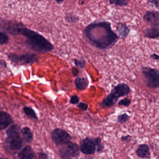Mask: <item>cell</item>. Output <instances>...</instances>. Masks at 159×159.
<instances>
[{"label":"cell","mask_w":159,"mask_h":159,"mask_svg":"<svg viewBox=\"0 0 159 159\" xmlns=\"http://www.w3.org/2000/svg\"><path fill=\"white\" fill-rule=\"evenodd\" d=\"M2 30L10 35L24 36L26 46L34 52L47 53L53 50V45L45 37L37 31L28 28L22 23L5 20L2 25Z\"/></svg>","instance_id":"1"},{"label":"cell","mask_w":159,"mask_h":159,"mask_svg":"<svg viewBox=\"0 0 159 159\" xmlns=\"http://www.w3.org/2000/svg\"><path fill=\"white\" fill-rule=\"evenodd\" d=\"M84 33L87 40L98 49L107 50L118 42L119 37L112 30L111 23L97 21L85 27Z\"/></svg>","instance_id":"2"},{"label":"cell","mask_w":159,"mask_h":159,"mask_svg":"<svg viewBox=\"0 0 159 159\" xmlns=\"http://www.w3.org/2000/svg\"><path fill=\"white\" fill-rule=\"evenodd\" d=\"M131 92V88L127 84H118L103 99L101 103V106L103 108L111 107L116 104L119 98L127 95Z\"/></svg>","instance_id":"3"},{"label":"cell","mask_w":159,"mask_h":159,"mask_svg":"<svg viewBox=\"0 0 159 159\" xmlns=\"http://www.w3.org/2000/svg\"><path fill=\"white\" fill-rule=\"evenodd\" d=\"M141 72L147 87L152 89L159 88V70L150 67L144 66L141 68Z\"/></svg>","instance_id":"4"},{"label":"cell","mask_w":159,"mask_h":159,"mask_svg":"<svg viewBox=\"0 0 159 159\" xmlns=\"http://www.w3.org/2000/svg\"><path fill=\"white\" fill-rule=\"evenodd\" d=\"M60 157L63 159H70L77 157L80 154V148L76 143L70 141L63 145L59 149Z\"/></svg>","instance_id":"5"},{"label":"cell","mask_w":159,"mask_h":159,"mask_svg":"<svg viewBox=\"0 0 159 159\" xmlns=\"http://www.w3.org/2000/svg\"><path fill=\"white\" fill-rule=\"evenodd\" d=\"M7 56L12 62L19 65H28L37 61V56L34 53H27L19 55L16 54L10 53Z\"/></svg>","instance_id":"6"},{"label":"cell","mask_w":159,"mask_h":159,"mask_svg":"<svg viewBox=\"0 0 159 159\" xmlns=\"http://www.w3.org/2000/svg\"><path fill=\"white\" fill-rule=\"evenodd\" d=\"M52 138L54 143L58 146H63L69 142L71 139L68 133L60 128H57L53 131Z\"/></svg>","instance_id":"7"},{"label":"cell","mask_w":159,"mask_h":159,"mask_svg":"<svg viewBox=\"0 0 159 159\" xmlns=\"http://www.w3.org/2000/svg\"><path fill=\"white\" fill-rule=\"evenodd\" d=\"M96 147L94 139L86 138L81 142L80 150L84 154L91 155L95 152Z\"/></svg>","instance_id":"8"},{"label":"cell","mask_w":159,"mask_h":159,"mask_svg":"<svg viewBox=\"0 0 159 159\" xmlns=\"http://www.w3.org/2000/svg\"><path fill=\"white\" fill-rule=\"evenodd\" d=\"M143 20L151 26H159V12L155 11H147L143 16Z\"/></svg>","instance_id":"9"},{"label":"cell","mask_w":159,"mask_h":159,"mask_svg":"<svg viewBox=\"0 0 159 159\" xmlns=\"http://www.w3.org/2000/svg\"><path fill=\"white\" fill-rule=\"evenodd\" d=\"M10 148L12 151L18 150L22 147L23 141L20 134L8 137Z\"/></svg>","instance_id":"10"},{"label":"cell","mask_w":159,"mask_h":159,"mask_svg":"<svg viewBox=\"0 0 159 159\" xmlns=\"http://www.w3.org/2000/svg\"><path fill=\"white\" fill-rule=\"evenodd\" d=\"M14 120L9 113L4 111L0 112V129L4 130L13 123Z\"/></svg>","instance_id":"11"},{"label":"cell","mask_w":159,"mask_h":159,"mask_svg":"<svg viewBox=\"0 0 159 159\" xmlns=\"http://www.w3.org/2000/svg\"><path fill=\"white\" fill-rule=\"evenodd\" d=\"M136 154L139 158L149 159L151 158V152L149 147L146 144L139 145L135 151Z\"/></svg>","instance_id":"12"},{"label":"cell","mask_w":159,"mask_h":159,"mask_svg":"<svg viewBox=\"0 0 159 159\" xmlns=\"http://www.w3.org/2000/svg\"><path fill=\"white\" fill-rule=\"evenodd\" d=\"M116 28L119 36L122 39H126L129 36L130 32V28L125 23H116Z\"/></svg>","instance_id":"13"},{"label":"cell","mask_w":159,"mask_h":159,"mask_svg":"<svg viewBox=\"0 0 159 159\" xmlns=\"http://www.w3.org/2000/svg\"><path fill=\"white\" fill-rule=\"evenodd\" d=\"M19 159H36V156L33 149L30 146H27L19 152L18 155Z\"/></svg>","instance_id":"14"},{"label":"cell","mask_w":159,"mask_h":159,"mask_svg":"<svg viewBox=\"0 0 159 159\" xmlns=\"http://www.w3.org/2000/svg\"><path fill=\"white\" fill-rule=\"evenodd\" d=\"M144 36L147 39H155L159 38V26H151L147 28L143 31Z\"/></svg>","instance_id":"15"},{"label":"cell","mask_w":159,"mask_h":159,"mask_svg":"<svg viewBox=\"0 0 159 159\" xmlns=\"http://www.w3.org/2000/svg\"><path fill=\"white\" fill-rule=\"evenodd\" d=\"M21 133L23 135L24 140L27 142L30 143L33 139V134L29 127H25L21 130Z\"/></svg>","instance_id":"16"},{"label":"cell","mask_w":159,"mask_h":159,"mask_svg":"<svg viewBox=\"0 0 159 159\" xmlns=\"http://www.w3.org/2000/svg\"><path fill=\"white\" fill-rule=\"evenodd\" d=\"M20 126L17 124H15L8 128L6 131V133L7 136L15 135L20 134Z\"/></svg>","instance_id":"17"},{"label":"cell","mask_w":159,"mask_h":159,"mask_svg":"<svg viewBox=\"0 0 159 159\" xmlns=\"http://www.w3.org/2000/svg\"><path fill=\"white\" fill-rule=\"evenodd\" d=\"M75 84L77 89L79 90H84L88 85V82L84 78H77L75 80Z\"/></svg>","instance_id":"18"},{"label":"cell","mask_w":159,"mask_h":159,"mask_svg":"<svg viewBox=\"0 0 159 159\" xmlns=\"http://www.w3.org/2000/svg\"><path fill=\"white\" fill-rule=\"evenodd\" d=\"M110 5H113L118 7H125L129 3V0H109Z\"/></svg>","instance_id":"19"},{"label":"cell","mask_w":159,"mask_h":159,"mask_svg":"<svg viewBox=\"0 0 159 159\" xmlns=\"http://www.w3.org/2000/svg\"><path fill=\"white\" fill-rule=\"evenodd\" d=\"M23 111H24V112H25V114L28 117L32 118V119H36V120L38 119V117H37L35 111L30 107H25L23 108Z\"/></svg>","instance_id":"20"},{"label":"cell","mask_w":159,"mask_h":159,"mask_svg":"<svg viewBox=\"0 0 159 159\" xmlns=\"http://www.w3.org/2000/svg\"><path fill=\"white\" fill-rule=\"evenodd\" d=\"M10 38L7 33L4 31L0 32V44L1 46L7 44L9 42Z\"/></svg>","instance_id":"21"},{"label":"cell","mask_w":159,"mask_h":159,"mask_svg":"<svg viewBox=\"0 0 159 159\" xmlns=\"http://www.w3.org/2000/svg\"><path fill=\"white\" fill-rule=\"evenodd\" d=\"M130 116L126 113H122V114H120L117 116V121L119 123L124 124L127 121L129 120Z\"/></svg>","instance_id":"22"},{"label":"cell","mask_w":159,"mask_h":159,"mask_svg":"<svg viewBox=\"0 0 159 159\" xmlns=\"http://www.w3.org/2000/svg\"><path fill=\"white\" fill-rule=\"evenodd\" d=\"M65 20L67 23H77L79 21V17L77 16L73 15L72 14H68L65 16Z\"/></svg>","instance_id":"23"},{"label":"cell","mask_w":159,"mask_h":159,"mask_svg":"<svg viewBox=\"0 0 159 159\" xmlns=\"http://www.w3.org/2000/svg\"><path fill=\"white\" fill-rule=\"evenodd\" d=\"M96 144L97 151L98 152H101L103 151L104 149V145L101 142V139L100 138L97 137L94 138Z\"/></svg>","instance_id":"24"},{"label":"cell","mask_w":159,"mask_h":159,"mask_svg":"<svg viewBox=\"0 0 159 159\" xmlns=\"http://www.w3.org/2000/svg\"><path fill=\"white\" fill-rule=\"evenodd\" d=\"M132 100L130 98H125L123 99H121L118 102V105L120 107H128L131 104Z\"/></svg>","instance_id":"25"},{"label":"cell","mask_w":159,"mask_h":159,"mask_svg":"<svg viewBox=\"0 0 159 159\" xmlns=\"http://www.w3.org/2000/svg\"><path fill=\"white\" fill-rule=\"evenodd\" d=\"M74 63L76 66L80 68H83L85 66V61L83 59L79 60V59H75L74 60Z\"/></svg>","instance_id":"26"},{"label":"cell","mask_w":159,"mask_h":159,"mask_svg":"<svg viewBox=\"0 0 159 159\" xmlns=\"http://www.w3.org/2000/svg\"><path fill=\"white\" fill-rule=\"evenodd\" d=\"M148 4L152 7L159 8V0H148Z\"/></svg>","instance_id":"27"},{"label":"cell","mask_w":159,"mask_h":159,"mask_svg":"<svg viewBox=\"0 0 159 159\" xmlns=\"http://www.w3.org/2000/svg\"><path fill=\"white\" fill-rule=\"evenodd\" d=\"M79 98L76 95H72L70 98V103L72 104H76L79 103Z\"/></svg>","instance_id":"28"},{"label":"cell","mask_w":159,"mask_h":159,"mask_svg":"<svg viewBox=\"0 0 159 159\" xmlns=\"http://www.w3.org/2000/svg\"><path fill=\"white\" fill-rule=\"evenodd\" d=\"M132 139V136L130 135H123L121 137L120 139L123 142H128L131 140Z\"/></svg>","instance_id":"29"},{"label":"cell","mask_w":159,"mask_h":159,"mask_svg":"<svg viewBox=\"0 0 159 159\" xmlns=\"http://www.w3.org/2000/svg\"><path fill=\"white\" fill-rule=\"evenodd\" d=\"M78 107L82 111H86L88 109V105L86 103L81 102L78 105Z\"/></svg>","instance_id":"30"},{"label":"cell","mask_w":159,"mask_h":159,"mask_svg":"<svg viewBox=\"0 0 159 159\" xmlns=\"http://www.w3.org/2000/svg\"><path fill=\"white\" fill-rule=\"evenodd\" d=\"M71 71H72V74H73L74 77H76L78 76L79 73V69L76 67H73L71 69Z\"/></svg>","instance_id":"31"},{"label":"cell","mask_w":159,"mask_h":159,"mask_svg":"<svg viewBox=\"0 0 159 159\" xmlns=\"http://www.w3.org/2000/svg\"><path fill=\"white\" fill-rule=\"evenodd\" d=\"M150 58L154 60H159V55L156 53H152L150 55Z\"/></svg>","instance_id":"32"},{"label":"cell","mask_w":159,"mask_h":159,"mask_svg":"<svg viewBox=\"0 0 159 159\" xmlns=\"http://www.w3.org/2000/svg\"><path fill=\"white\" fill-rule=\"evenodd\" d=\"M39 158L40 159H47L48 158V155L43 152H40L39 154Z\"/></svg>","instance_id":"33"},{"label":"cell","mask_w":159,"mask_h":159,"mask_svg":"<svg viewBox=\"0 0 159 159\" xmlns=\"http://www.w3.org/2000/svg\"><path fill=\"white\" fill-rule=\"evenodd\" d=\"M1 63V68H2V67L3 66H4L5 67H6L7 65H6V62H5L4 60H2Z\"/></svg>","instance_id":"34"},{"label":"cell","mask_w":159,"mask_h":159,"mask_svg":"<svg viewBox=\"0 0 159 159\" xmlns=\"http://www.w3.org/2000/svg\"><path fill=\"white\" fill-rule=\"evenodd\" d=\"M55 1L57 3H61L64 2L65 0H55Z\"/></svg>","instance_id":"35"}]
</instances>
